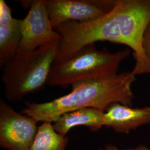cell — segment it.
<instances>
[{
    "label": "cell",
    "mask_w": 150,
    "mask_h": 150,
    "mask_svg": "<svg viewBox=\"0 0 150 150\" xmlns=\"http://www.w3.org/2000/svg\"><path fill=\"white\" fill-rule=\"evenodd\" d=\"M150 23V0H117L104 15L88 22H65L54 28L60 44L54 64L66 59L86 46L109 41L129 47L134 52V75L150 74V61L143 48Z\"/></svg>",
    "instance_id": "obj_1"
},
{
    "label": "cell",
    "mask_w": 150,
    "mask_h": 150,
    "mask_svg": "<svg viewBox=\"0 0 150 150\" xmlns=\"http://www.w3.org/2000/svg\"><path fill=\"white\" fill-rule=\"evenodd\" d=\"M22 20L0 25V68L3 69L17 53L21 39Z\"/></svg>",
    "instance_id": "obj_10"
},
{
    "label": "cell",
    "mask_w": 150,
    "mask_h": 150,
    "mask_svg": "<svg viewBox=\"0 0 150 150\" xmlns=\"http://www.w3.org/2000/svg\"><path fill=\"white\" fill-rule=\"evenodd\" d=\"M105 111L94 108H83L60 116L53 124L54 130L66 136L70 129L85 126L92 132H96L104 126Z\"/></svg>",
    "instance_id": "obj_9"
},
{
    "label": "cell",
    "mask_w": 150,
    "mask_h": 150,
    "mask_svg": "<svg viewBox=\"0 0 150 150\" xmlns=\"http://www.w3.org/2000/svg\"><path fill=\"white\" fill-rule=\"evenodd\" d=\"M150 150V149H148L147 147H145L144 146H139L136 148H133V149H129L126 150Z\"/></svg>",
    "instance_id": "obj_14"
},
{
    "label": "cell",
    "mask_w": 150,
    "mask_h": 150,
    "mask_svg": "<svg viewBox=\"0 0 150 150\" xmlns=\"http://www.w3.org/2000/svg\"><path fill=\"white\" fill-rule=\"evenodd\" d=\"M68 137L57 132L51 122H45L38 127V133L29 150H65Z\"/></svg>",
    "instance_id": "obj_11"
},
{
    "label": "cell",
    "mask_w": 150,
    "mask_h": 150,
    "mask_svg": "<svg viewBox=\"0 0 150 150\" xmlns=\"http://www.w3.org/2000/svg\"><path fill=\"white\" fill-rule=\"evenodd\" d=\"M143 48L146 56L150 61V23L147 27L144 34Z\"/></svg>",
    "instance_id": "obj_12"
},
{
    "label": "cell",
    "mask_w": 150,
    "mask_h": 150,
    "mask_svg": "<svg viewBox=\"0 0 150 150\" xmlns=\"http://www.w3.org/2000/svg\"><path fill=\"white\" fill-rule=\"evenodd\" d=\"M38 121L0 101V145L9 150H29L38 133Z\"/></svg>",
    "instance_id": "obj_5"
},
{
    "label": "cell",
    "mask_w": 150,
    "mask_h": 150,
    "mask_svg": "<svg viewBox=\"0 0 150 150\" xmlns=\"http://www.w3.org/2000/svg\"><path fill=\"white\" fill-rule=\"evenodd\" d=\"M50 21L47 0H34L22 20L21 39L17 54L33 51L46 43L59 39Z\"/></svg>",
    "instance_id": "obj_6"
},
{
    "label": "cell",
    "mask_w": 150,
    "mask_h": 150,
    "mask_svg": "<svg viewBox=\"0 0 150 150\" xmlns=\"http://www.w3.org/2000/svg\"><path fill=\"white\" fill-rule=\"evenodd\" d=\"M136 80V75L131 71L81 81L71 85L69 93L51 101L26 102L22 112L38 122L52 123L65 113L83 108L105 112L115 103L131 106L134 98L131 86Z\"/></svg>",
    "instance_id": "obj_2"
},
{
    "label": "cell",
    "mask_w": 150,
    "mask_h": 150,
    "mask_svg": "<svg viewBox=\"0 0 150 150\" xmlns=\"http://www.w3.org/2000/svg\"><path fill=\"white\" fill-rule=\"evenodd\" d=\"M115 1L47 0V9L52 26L65 22H88L104 15Z\"/></svg>",
    "instance_id": "obj_7"
},
{
    "label": "cell",
    "mask_w": 150,
    "mask_h": 150,
    "mask_svg": "<svg viewBox=\"0 0 150 150\" xmlns=\"http://www.w3.org/2000/svg\"><path fill=\"white\" fill-rule=\"evenodd\" d=\"M60 38L32 51L17 54L2 69L6 98L17 102L27 95L41 90L59 52Z\"/></svg>",
    "instance_id": "obj_3"
},
{
    "label": "cell",
    "mask_w": 150,
    "mask_h": 150,
    "mask_svg": "<svg viewBox=\"0 0 150 150\" xmlns=\"http://www.w3.org/2000/svg\"><path fill=\"white\" fill-rule=\"evenodd\" d=\"M99 150H121L118 149V148L115 146L112 145H107L104 146L103 148L100 149Z\"/></svg>",
    "instance_id": "obj_13"
},
{
    "label": "cell",
    "mask_w": 150,
    "mask_h": 150,
    "mask_svg": "<svg viewBox=\"0 0 150 150\" xmlns=\"http://www.w3.org/2000/svg\"><path fill=\"white\" fill-rule=\"evenodd\" d=\"M130 54L129 49L111 53L97 50L94 44L80 49L70 57L54 64L47 85L66 88L81 81L117 74L119 66Z\"/></svg>",
    "instance_id": "obj_4"
},
{
    "label": "cell",
    "mask_w": 150,
    "mask_h": 150,
    "mask_svg": "<svg viewBox=\"0 0 150 150\" xmlns=\"http://www.w3.org/2000/svg\"><path fill=\"white\" fill-rule=\"evenodd\" d=\"M150 124V107L132 108L115 103L105 112L104 126L118 133L128 134L131 130Z\"/></svg>",
    "instance_id": "obj_8"
}]
</instances>
